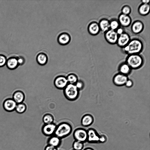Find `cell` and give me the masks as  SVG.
<instances>
[{
    "instance_id": "7c38bea8",
    "label": "cell",
    "mask_w": 150,
    "mask_h": 150,
    "mask_svg": "<svg viewBox=\"0 0 150 150\" xmlns=\"http://www.w3.org/2000/svg\"><path fill=\"white\" fill-rule=\"evenodd\" d=\"M62 139L54 135L49 137L47 141V145L57 148L61 145Z\"/></svg>"
},
{
    "instance_id": "ba28073f",
    "label": "cell",
    "mask_w": 150,
    "mask_h": 150,
    "mask_svg": "<svg viewBox=\"0 0 150 150\" xmlns=\"http://www.w3.org/2000/svg\"><path fill=\"white\" fill-rule=\"evenodd\" d=\"M105 37L106 40L111 44L117 43L118 35L116 31L110 29L105 33Z\"/></svg>"
},
{
    "instance_id": "d4e9b609",
    "label": "cell",
    "mask_w": 150,
    "mask_h": 150,
    "mask_svg": "<svg viewBox=\"0 0 150 150\" xmlns=\"http://www.w3.org/2000/svg\"><path fill=\"white\" fill-rule=\"evenodd\" d=\"M42 121L44 124H50L53 123L54 118L53 116L50 114L45 115L42 117Z\"/></svg>"
},
{
    "instance_id": "f35d334b",
    "label": "cell",
    "mask_w": 150,
    "mask_h": 150,
    "mask_svg": "<svg viewBox=\"0 0 150 150\" xmlns=\"http://www.w3.org/2000/svg\"><path fill=\"white\" fill-rule=\"evenodd\" d=\"M83 150H94L93 149L91 148H86L85 149Z\"/></svg>"
},
{
    "instance_id": "74e56055",
    "label": "cell",
    "mask_w": 150,
    "mask_h": 150,
    "mask_svg": "<svg viewBox=\"0 0 150 150\" xmlns=\"http://www.w3.org/2000/svg\"><path fill=\"white\" fill-rule=\"evenodd\" d=\"M150 1L149 0H143L142 1V4H149Z\"/></svg>"
},
{
    "instance_id": "2e32d148",
    "label": "cell",
    "mask_w": 150,
    "mask_h": 150,
    "mask_svg": "<svg viewBox=\"0 0 150 150\" xmlns=\"http://www.w3.org/2000/svg\"><path fill=\"white\" fill-rule=\"evenodd\" d=\"M94 119L92 116L89 114H87L83 115L81 120V125L84 127H87L91 125L93 123Z\"/></svg>"
},
{
    "instance_id": "8d00e7d4",
    "label": "cell",
    "mask_w": 150,
    "mask_h": 150,
    "mask_svg": "<svg viewBox=\"0 0 150 150\" xmlns=\"http://www.w3.org/2000/svg\"><path fill=\"white\" fill-rule=\"evenodd\" d=\"M106 138L104 135L100 136L99 142L101 143H103L106 141Z\"/></svg>"
},
{
    "instance_id": "836d02e7",
    "label": "cell",
    "mask_w": 150,
    "mask_h": 150,
    "mask_svg": "<svg viewBox=\"0 0 150 150\" xmlns=\"http://www.w3.org/2000/svg\"><path fill=\"white\" fill-rule=\"evenodd\" d=\"M133 83L131 79H128L125 83V85L127 88L131 87L133 85Z\"/></svg>"
},
{
    "instance_id": "277c9868",
    "label": "cell",
    "mask_w": 150,
    "mask_h": 150,
    "mask_svg": "<svg viewBox=\"0 0 150 150\" xmlns=\"http://www.w3.org/2000/svg\"><path fill=\"white\" fill-rule=\"evenodd\" d=\"M63 91L65 97L69 100H75L79 97V91L75 84L68 83L64 89Z\"/></svg>"
},
{
    "instance_id": "30bf717a",
    "label": "cell",
    "mask_w": 150,
    "mask_h": 150,
    "mask_svg": "<svg viewBox=\"0 0 150 150\" xmlns=\"http://www.w3.org/2000/svg\"><path fill=\"white\" fill-rule=\"evenodd\" d=\"M130 40L129 35L126 33H123L118 35L117 43L118 46L123 48L128 43Z\"/></svg>"
},
{
    "instance_id": "7a4b0ae2",
    "label": "cell",
    "mask_w": 150,
    "mask_h": 150,
    "mask_svg": "<svg viewBox=\"0 0 150 150\" xmlns=\"http://www.w3.org/2000/svg\"><path fill=\"white\" fill-rule=\"evenodd\" d=\"M72 130L71 124L66 122H62L57 125L54 135L62 139L69 136Z\"/></svg>"
},
{
    "instance_id": "603a6c76",
    "label": "cell",
    "mask_w": 150,
    "mask_h": 150,
    "mask_svg": "<svg viewBox=\"0 0 150 150\" xmlns=\"http://www.w3.org/2000/svg\"><path fill=\"white\" fill-rule=\"evenodd\" d=\"M36 60L38 63L42 66L46 64L48 61V57L47 55L43 53L39 54L36 57Z\"/></svg>"
},
{
    "instance_id": "d6986e66",
    "label": "cell",
    "mask_w": 150,
    "mask_h": 150,
    "mask_svg": "<svg viewBox=\"0 0 150 150\" xmlns=\"http://www.w3.org/2000/svg\"><path fill=\"white\" fill-rule=\"evenodd\" d=\"M89 33L92 35H96L99 32L100 29L98 23L93 22L89 24L88 27Z\"/></svg>"
},
{
    "instance_id": "1f68e13d",
    "label": "cell",
    "mask_w": 150,
    "mask_h": 150,
    "mask_svg": "<svg viewBox=\"0 0 150 150\" xmlns=\"http://www.w3.org/2000/svg\"><path fill=\"white\" fill-rule=\"evenodd\" d=\"M131 11V10L130 8L128 6H124L122 10V13L127 15H129Z\"/></svg>"
},
{
    "instance_id": "f1b7e54d",
    "label": "cell",
    "mask_w": 150,
    "mask_h": 150,
    "mask_svg": "<svg viewBox=\"0 0 150 150\" xmlns=\"http://www.w3.org/2000/svg\"><path fill=\"white\" fill-rule=\"evenodd\" d=\"M119 25L118 21L112 20L110 22V29L115 31L119 28Z\"/></svg>"
},
{
    "instance_id": "5b68a950",
    "label": "cell",
    "mask_w": 150,
    "mask_h": 150,
    "mask_svg": "<svg viewBox=\"0 0 150 150\" xmlns=\"http://www.w3.org/2000/svg\"><path fill=\"white\" fill-rule=\"evenodd\" d=\"M73 137L75 140L84 143L87 141V130L82 128H78L74 131Z\"/></svg>"
},
{
    "instance_id": "4316f807",
    "label": "cell",
    "mask_w": 150,
    "mask_h": 150,
    "mask_svg": "<svg viewBox=\"0 0 150 150\" xmlns=\"http://www.w3.org/2000/svg\"><path fill=\"white\" fill-rule=\"evenodd\" d=\"M72 146L74 150H82L84 146V143L74 140L72 144Z\"/></svg>"
},
{
    "instance_id": "6da1fadb",
    "label": "cell",
    "mask_w": 150,
    "mask_h": 150,
    "mask_svg": "<svg viewBox=\"0 0 150 150\" xmlns=\"http://www.w3.org/2000/svg\"><path fill=\"white\" fill-rule=\"evenodd\" d=\"M143 45L139 40L134 39L130 40L128 43L123 47L124 51L129 55L139 54L143 49Z\"/></svg>"
},
{
    "instance_id": "f546056e",
    "label": "cell",
    "mask_w": 150,
    "mask_h": 150,
    "mask_svg": "<svg viewBox=\"0 0 150 150\" xmlns=\"http://www.w3.org/2000/svg\"><path fill=\"white\" fill-rule=\"evenodd\" d=\"M75 85L79 91L83 89L84 86V82L81 80H78Z\"/></svg>"
},
{
    "instance_id": "e575fe53",
    "label": "cell",
    "mask_w": 150,
    "mask_h": 150,
    "mask_svg": "<svg viewBox=\"0 0 150 150\" xmlns=\"http://www.w3.org/2000/svg\"><path fill=\"white\" fill-rule=\"evenodd\" d=\"M44 150H58V148L50 145H47L45 147Z\"/></svg>"
},
{
    "instance_id": "ab89813d",
    "label": "cell",
    "mask_w": 150,
    "mask_h": 150,
    "mask_svg": "<svg viewBox=\"0 0 150 150\" xmlns=\"http://www.w3.org/2000/svg\"><path fill=\"white\" fill-rule=\"evenodd\" d=\"M72 150H74L73 149Z\"/></svg>"
},
{
    "instance_id": "d590c367",
    "label": "cell",
    "mask_w": 150,
    "mask_h": 150,
    "mask_svg": "<svg viewBox=\"0 0 150 150\" xmlns=\"http://www.w3.org/2000/svg\"><path fill=\"white\" fill-rule=\"evenodd\" d=\"M116 30V32L118 35L124 33L123 29L121 28H118Z\"/></svg>"
},
{
    "instance_id": "d6a6232c",
    "label": "cell",
    "mask_w": 150,
    "mask_h": 150,
    "mask_svg": "<svg viewBox=\"0 0 150 150\" xmlns=\"http://www.w3.org/2000/svg\"><path fill=\"white\" fill-rule=\"evenodd\" d=\"M17 59L18 65H23L25 63V60L24 58L22 56L17 57Z\"/></svg>"
},
{
    "instance_id": "4fadbf2b",
    "label": "cell",
    "mask_w": 150,
    "mask_h": 150,
    "mask_svg": "<svg viewBox=\"0 0 150 150\" xmlns=\"http://www.w3.org/2000/svg\"><path fill=\"white\" fill-rule=\"evenodd\" d=\"M17 105L13 99H8L4 101L3 107L5 110L10 112L15 110Z\"/></svg>"
},
{
    "instance_id": "ffe728a7",
    "label": "cell",
    "mask_w": 150,
    "mask_h": 150,
    "mask_svg": "<svg viewBox=\"0 0 150 150\" xmlns=\"http://www.w3.org/2000/svg\"><path fill=\"white\" fill-rule=\"evenodd\" d=\"M132 69L126 62L122 63L119 67V73L127 76L131 73Z\"/></svg>"
},
{
    "instance_id": "9c48e42d",
    "label": "cell",
    "mask_w": 150,
    "mask_h": 150,
    "mask_svg": "<svg viewBox=\"0 0 150 150\" xmlns=\"http://www.w3.org/2000/svg\"><path fill=\"white\" fill-rule=\"evenodd\" d=\"M128 79L127 76L119 73L114 76L113 81L116 86H121L125 85Z\"/></svg>"
},
{
    "instance_id": "ac0fdd59",
    "label": "cell",
    "mask_w": 150,
    "mask_h": 150,
    "mask_svg": "<svg viewBox=\"0 0 150 150\" xmlns=\"http://www.w3.org/2000/svg\"><path fill=\"white\" fill-rule=\"evenodd\" d=\"M6 66L10 69H14L18 66L17 57H11L7 59Z\"/></svg>"
},
{
    "instance_id": "8fae6325",
    "label": "cell",
    "mask_w": 150,
    "mask_h": 150,
    "mask_svg": "<svg viewBox=\"0 0 150 150\" xmlns=\"http://www.w3.org/2000/svg\"><path fill=\"white\" fill-rule=\"evenodd\" d=\"M87 130V141L89 143L99 142V137L96 131L93 129L90 128Z\"/></svg>"
},
{
    "instance_id": "e0dca14e",
    "label": "cell",
    "mask_w": 150,
    "mask_h": 150,
    "mask_svg": "<svg viewBox=\"0 0 150 150\" xmlns=\"http://www.w3.org/2000/svg\"><path fill=\"white\" fill-rule=\"evenodd\" d=\"M143 24L141 21H135L131 26L132 31L136 34L140 33L143 30Z\"/></svg>"
},
{
    "instance_id": "3957f363",
    "label": "cell",
    "mask_w": 150,
    "mask_h": 150,
    "mask_svg": "<svg viewBox=\"0 0 150 150\" xmlns=\"http://www.w3.org/2000/svg\"><path fill=\"white\" fill-rule=\"evenodd\" d=\"M132 69H137L140 68L143 65V57L139 54L129 55L126 62Z\"/></svg>"
},
{
    "instance_id": "52a82bcc",
    "label": "cell",
    "mask_w": 150,
    "mask_h": 150,
    "mask_svg": "<svg viewBox=\"0 0 150 150\" xmlns=\"http://www.w3.org/2000/svg\"><path fill=\"white\" fill-rule=\"evenodd\" d=\"M54 83L55 87L57 89H64L69 83L66 77L61 75L55 78Z\"/></svg>"
},
{
    "instance_id": "4dcf8cb0",
    "label": "cell",
    "mask_w": 150,
    "mask_h": 150,
    "mask_svg": "<svg viewBox=\"0 0 150 150\" xmlns=\"http://www.w3.org/2000/svg\"><path fill=\"white\" fill-rule=\"evenodd\" d=\"M7 59L4 55L0 54V67H2L6 65Z\"/></svg>"
},
{
    "instance_id": "83f0119b",
    "label": "cell",
    "mask_w": 150,
    "mask_h": 150,
    "mask_svg": "<svg viewBox=\"0 0 150 150\" xmlns=\"http://www.w3.org/2000/svg\"><path fill=\"white\" fill-rule=\"evenodd\" d=\"M26 106L23 103L17 104L15 108V110L19 113L24 112L26 110Z\"/></svg>"
},
{
    "instance_id": "9a60e30c",
    "label": "cell",
    "mask_w": 150,
    "mask_h": 150,
    "mask_svg": "<svg viewBox=\"0 0 150 150\" xmlns=\"http://www.w3.org/2000/svg\"><path fill=\"white\" fill-rule=\"evenodd\" d=\"M57 40L58 42L60 45H66L70 42L71 40V37L67 33H63L59 35Z\"/></svg>"
},
{
    "instance_id": "cb8c5ba5",
    "label": "cell",
    "mask_w": 150,
    "mask_h": 150,
    "mask_svg": "<svg viewBox=\"0 0 150 150\" xmlns=\"http://www.w3.org/2000/svg\"><path fill=\"white\" fill-rule=\"evenodd\" d=\"M150 9V7L149 4H142L139 8L138 11L140 15L145 16L149 13Z\"/></svg>"
},
{
    "instance_id": "484cf974",
    "label": "cell",
    "mask_w": 150,
    "mask_h": 150,
    "mask_svg": "<svg viewBox=\"0 0 150 150\" xmlns=\"http://www.w3.org/2000/svg\"><path fill=\"white\" fill-rule=\"evenodd\" d=\"M69 83L75 84L78 80L77 76L75 74H70L66 77Z\"/></svg>"
},
{
    "instance_id": "5bb4252c",
    "label": "cell",
    "mask_w": 150,
    "mask_h": 150,
    "mask_svg": "<svg viewBox=\"0 0 150 150\" xmlns=\"http://www.w3.org/2000/svg\"><path fill=\"white\" fill-rule=\"evenodd\" d=\"M118 21L120 24L124 27L129 26L131 22V19L129 15L120 14L119 16Z\"/></svg>"
},
{
    "instance_id": "7402d4cb",
    "label": "cell",
    "mask_w": 150,
    "mask_h": 150,
    "mask_svg": "<svg viewBox=\"0 0 150 150\" xmlns=\"http://www.w3.org/2000/svg\"><path fill=\"white\" fill-rule=\"evenodd\" d=\"M100 30L105 33L110 29V22L106 19L101 20L98 24Z\"/></svg>"
},
{
    "instance_id": "8992f818",
    "label": "cell",
    "mask_w": 150,
    "mask_h": 150,
    "mask_svg": "<svg viewBox=\"0 0 150 150\" xmlns=\"http://www.w3.org/2000/svg\"><path fill=\"white\" fill-rule=\"evenodd\" d=\"M57 125L53 123L50 124H44L41 128V132L45 136L50 137L54 134Z\"/></svg>"
},
{
    "instance_id": "44dd1931",
    "label": "cell",
    "mask_w": 150,
    "mask_h": 150,
    "mask_svg": "<svg viewBox=\"0 0 150 150\" xmlns=\"http://www.w3.org/2000/svg\"><path fill=\"white\" fill-rule=\"evenodd\" d=\"M17 103H22L25 99V95L23 92L21 91H16L13 94L12 98Z\"/></svg>"
}]
</instances>
